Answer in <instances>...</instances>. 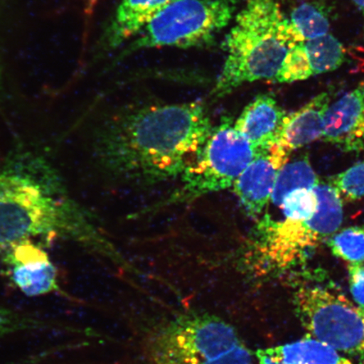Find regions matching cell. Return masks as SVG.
<instances>
[{"label":"cell","instance_id":"cell-1","mask_svg":"<svg viewBox=\"0 0 364 364\" xmlns=\"http://www.w3.org/2000/svg\"><path fill=\"white\" fill-rule=\"evenodd\" d=\"M213 129L201 102L131 109L97 127L94 156L114 181L129 188H151L180 178Z\"/></svg>","mask_w":364,"mask_h":364},{"label":"cell","instance_id":"cell-2","mask_svg":"<svg viewBox=\"0 0 364 364\" xmlns=\"http://www.w3.org/2000/svg\"><path fill=\"white\" fill-rule=\"evenodd\" d=\"M38 238L74 241L125 264L52 164L38 154L16 152L0 168V247Z\"/></svg>","mask_w":364,"mask_h":364},{"label":"cell","instance_id":"cell-3","mask_svg":"<svg viewBox=\"0 0 364 364\" xmlns=\"http://www.w3.org/2000/svg\"><path fill=\"white\" fill-rule=\"evenodd\" d=\"M306 42L277 0H247L226 36V58L212 97H225L255 81L274 82L289 50Z\"/></svg>","mask_w":364,"mask_h":364},{"label":"cell","instance_id":"cell-4","mask_svg":"<svg viewBox=\"0 0 364 364\" xmlns=\"http://www.w3.org/2000/svg\"><path fill=\"white\" fill-rule=\"evenodd\" d=\"M318 210L307 220H276L265 215L250 230L241 249L245 270L257 277H274L301 265L323 240L343 221V198L333 186L320 182L315 188Z\"/></svg>","mask_w":364,"mask_h":364},{"label":"cell","instance_id":"cell-5","mask_svg":"<svg viewBox=\"0 0 364 364\" xmlns=\"http://www.w3.org/2000/svg\"><path fill=\"white\" fill-rule=\"evenodd\" d=\"M265 151L254 147L236 129L231 117H223L220 124L213 127L199 156L182 173L178 188L136 216L154 215L232 188L253 159Z\"/></svg>","mask_w":364,"mask_h":364},{"label":"cell","instance_id":"cell-6","mask_svg":"<svg viewBox=\"0 0 364 364\" xmlns=\"http://www.w3.org/2000/svg\"><path fill=\"white\" fill-rule=\"evenodd\" d=\"M153 364H253V355L229 323L188 314L162 327L150 344Z\"/></svg>","mask_w":364,"mask_h":364},{"label":"cell","instance_id":"cell-7","mask_svg":"<svg viewBox=\"0 0 364 364\" xmlns=\"http://www.w3.org/2000/svg\"><path fill=\"white\" fill-rule=\"evenodd\" d=\"M236 0H176L136 35L125 54L152 48L202 47L229 25Z\"/></svg>","mask_w":364,"mask_h":364},{"label":"cell","instance_id":"cell-8","mask_svg":"<svg viewBox=\"0 0 364 364\" xmlns=\"http://www.w3.org/2000/svg\"><path fill=\"white\" fill-rule=\"evenodd\" d=\"M294 304L309 336L339 353L364 358V309L318 285L299 287Z\"/></svg>","mask_w":364,"mask_h":364},{"label":"cell","instance_id":"cell-9","mask_svg":"<svg viewBox=\"0 0 364 364\" xmlns=\"http://www.w3.org/2000/svg\"><path fill=\"white\" fill-rule=\"evenodd\" d=\"M1 260L12 284L28 297L63 294L58 270L42 245L26 239L0 247Z\"/></svg>","mask_w":364,"mask_h":364},{"label":"cell","instance_id":"cell-10","mask_svg":"<svg viewBox=\"0 0 364 364\" xmlns=\"http://www.w3.org/2000/svg\"><path fill=\"white\" fill-rule=\"evenodd\" d=\"M290 154L277 144L254 159L236 179L234 193L247 215L258 218L271 201L279 173Z\"/></svg>","mask_w":364,"mask_h":364},{"label":"cell","instance_id":"cell-11","mask_svg":"<svg viewBox=\"0 0 364 364\" xmlns=\"http://www.w3.org/2000/svg\"><path fill=\"white\" fill-rule=\"evenodd\" d=\"M321 139L345 152L364 149V80L327 109Z\"/></svg>","mask_w":364,"mask_h":364},{"label":"cell","instance_id":"cell-12","mask_svg":"<svg viewBox=\"0 0 364 364\" xmlns=\"http://www.w3.org/2000/svg\"><path fill=\"white\" fill-rule=\"evenodd\" d=\"M286 115L273 95L262 94L244 108L235 126L254 147L265 151L279 141Z\"/></svg>","mask_w":364,"mask_h":364},{"label":"cell","instance_id":"cell-13","mask_svg":"<svg viewBox=\"0 0 364 364\" xmlns=\"http://www.w3.org/2000/svg\"><path fill=\"white\" fill-rule=\"evenodd\" d=\"M330 105V93L322 92L299 110L287 114L277 144L291 154L294 150L321 139Z\"/></svg>","mask_w":364,"mask_h":364},{"label":"cell","instance_id":"cell-14","mask_svg":"<svg viewBox=\"0 0 364 364\" xmlns=\"http://www.w3.org/2000/svg\"><path fill=\"white\" fill-rule=\"evenodd\" d=\"M176 0H122L102 36L103 47L119 48L140 33L164 9Z\"/></svg>","mask_w":364,"mask_h":364},{"label":"cell","instance_id":"cell-15","mask_svg":"<svg viewBox=\"0 0 364 364\" xmlns=\"http://www.w3.org/2000/svg\"><path fill=\"white\" fill-rule=\"evenodd\" d=\"M287 364H356L330 346L306 336L294 343L269 348Z\"/></svg>","mask_w":364,"mask_h":364},{"label":"cell","instance_id":"cell-16","mask_svg":"<svg viewBox=\"0 0 364 364\" xmlns=\"http://www.w3.org/2000/svg\"><path fill=\"white\" fill-rule=\"evenodd\" d=\"M61 331L80 335H90V331L80 328L75 326L15 311L0 304V338L21 333V332L35 331Z\"/></svg>","mask_w":364,"mask_h":364},{"label":"cell","instance_id":"cell-17","mask_svg":"<svg viewBox=\"0 0 364 364\" xmlns=\"http://www.w3.org/2000/svg\"><path fill=\"white\" fill-rule=\"evenodd\" d=\"M320 183L308 157H303L282 168L277 177L271 202L280 207L287 195L300 188L313 189Z\"/></svg>","mask_w":364,"mask_h":364},{"label":"cell","instance_id":"cell-18","mask_svg":"<svg viewBox=\"0 0 364 364\" xmlns=\"http://www.w3.org/2000/svg\"><path fill=\"white\" fill-rule=\"evenodd\" d=\"M304 47L314 75L334 71L343 65L344 46L330 33L306 41Z\"/></svg>","mask_w":364,"mask_h":364},{"label":"cell","instance_id":"cell-19","mask_svg":"<svg viewBox=\"0 0 364 364\" xmlns=\"http://www.w3.org/2000/svg\"><path fill=\"white\" fill-rule=\"evenodd\" d=\"M291 24L304 41L321 38L329 33L330 20L324 7L317 3H304L294 9Z\"/></svg>","mask_w":364,"mask_h":364},{"label":"cell","instance_id":"cell-20","mask_svg":"<svg viewBox=\"0 0 364 364\" xmlns=\"http://www.w3.org/2000/svg\"><path fill=\"white\" fill-rule=\"evenodd\" d=\"M335 257L350 264L364 262V225L336 231L327 239Z\"/></svg>","mask_w":364,"mask_h":364},{"label":"cell","instance_id":"cell-21","mask_svg":"<svg viewBox=\"0 0 364 364\" xmlns=\"http://www.w3.org/2000/svg\"><path fill=\"white\" fill-rule=\"evenodd\" d=\"M312 76L313 72L303 42L296 44L289 50L274 82L289 84L308 80Z\"/></svg>","mask_w":364,"mask_h":364},{"label":"cell","instance_id":"cell-22","mask_svg":"<svg viewBox=\"0 0 364 364\" xmlns=\"http://www.w3.org/2000/svg\"><path fill=\"white\" fill-rule=\"evenodd\" d=\"M318 207L314 189L300 188L287 195L281 204L284 218L292 220H307L316 215Z\"/></svg>","mask_w":364,"mask_h":364},{"label":"cell","instance_id":"cell-23","mask_svg":"<svg viewBox=\"0 0 364 364\" xmlns=\"http://www.w3.org/2000/svg\"><path fill=\"white\" fill-rule=\"evenodd\" d=\"M328 183L338 191L341 198L348 201L364 198V161L331 176Z\"/></svg>","mask_w":364,"mask_h":364},{"label":"cell","instance_id":"cell-24","mask_svg":"<svg viewBox=\"0 0 364 364\" xmlns=\"http://www.w3.org/2000/svg\"><path fill=\"white\" fill-rule=\"evenodd\" d=\"M348 276L354 302L364 309V262L349 264Z\"/></svg>","mask_w":364,"mask_h":364},{"label":"cell","instance_id":"cell-25","mask_svg":"<svg viewBox=\"0 0 364 364\" xmlns=\"http://www.w3.org/2000/svg\"><path fill=\"white\" fill-rule=\"evenodd\" d=\"M85 344L86 343H82L81 341V343H72L54 346V347L49 348L43 350L42 352L36 353L31 355V356L21 359L20 361L9 364H42L47 361L48 359L55 356V355L68 351V350L82 348Z\"/></svg>","mask_w":364,"mask_h":364},{"label":"cell","instance_id":"cell-26","mask_svg":"<svg viewBox=\"0 0 364 364\" xmlns=\"http://www.w3.org/2000/svg\"><path fill=\"white\" fill-rule=\"evenodd\" d=\"M256 357L259 364H287L271 352L269 348L258 349Z\"/></svg>","mask_w":364,"mask_h":364},{"label":"cell","instance_id":"cell-27","mask_svg":"<svg viewBox=\"0 0 364 364\" xmlns=\"http://www.w3.org/2000/svg\"><path fill=\"white\" fill-rule=\"evenodd\" d=\"M98 1L99 0H85V12L86 15L90 16L94 12Z\"/></svg>","mask_w":364,"mask_h":364},{"label":"cell","instance_id":"cell-28","mask_svg":"<svg viewBox=\"0 0 364 364\" xmlns=\"http://www.w3.org/2000/svg\"><path fill=\"white\" fill-rule=\"evenodd\" d=\"M353 3L360 10L364 17V0H353Z\"/></svg>","mask_w":364,"mask_h":364},{"label":"cell","instance_id":"cell-29","mask_svg":"<svg viewBox=\"0 0 364 364\" xmlns=\"http://www.w3.org/2000/svg\"><path fill=\"white\" fill-rule=\"evenodd\" d=\"M0 77H1V75H0ZM0 81H1V80H0Z\"/></svg>","mask_w":364,"mask_h":364}]
</instances>
